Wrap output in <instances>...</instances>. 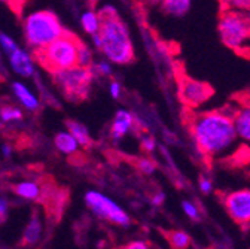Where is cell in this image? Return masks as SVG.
<instances>
[{
	"mask_svg": "<svg viewBox=\"0 0 250 249\" xmlns=\"http://www.w3.org/2000/svg\"><path fill=\"white\" fill-rule=\"evenodd\" d=\"M186 122L197 151L206 158L222 157L238 140L232 111H194L188 115Z\"/></svg>",
	"mask_w": 250,
	"mask_h": 249,
	"instance_id": "1",
	"label": "cell"
},
{
	"mask_svg": "<svg viewBox=\"0 0 250 249\" xmlns=\"http://www.w3.org/2000/svg\"><path fill=\"white\" fill-rule=\"evenodd\" d=\"M100 15L102 27L100 32L92 36L94 45L104 54L110 63L119 66L130 65L134 60V44L127 24L112 6L102 8Z\"/></svg>",
	"mask_w": 250,
	"mask_h": 249,
	"instance_id": "2",
	"label": "cell"
},
{
	"mask_svg": "<svg viewBox=\"0 0 250 249\" xmlns=\"http://www.w3.org/2000/svg\"><path fill=\"white\" fill-rule=\"evenodd\" d=\"M81 42L75 35L64 32L61 38L49 44L46 48L35 52L38 63L52 75L61 70L78 66V54Z\"/></svg>",
	"mask_w": 250,
	"mask_h": 249,
	"instance_id": "3",
	"label": "cell"
},
{
	"mask_svg": "<svg viewBox=\"0 0 250 249\" xmlns=\"http://www.w3.org/2000/svg\"><path fill=\"white\" fill-rule=\"evenodd\" d=\"M58 17L51 11H38L30 14L24 21V35L27 44L35 52L46 48L49 44L64 35Z\"/></svg>",
	"mask_w": 250,
	"mask_h": 249,
	"instance_id": "4",
	"label": "cell"
},
{
	"mask_svg": "<svg viewBox=\"0 0 250 249\" xmlns=\"http://www.w3.org/2000/svg\"><path fill=\"white\" fill-rule=\"evenodd\" d=\"M217 30L225 46L240 54H250V15L247 12L222 11Z\"/></svg>",
	"mask_w": 250,
	"mask_h": 249,
	"instance_id": "5",
	"label": "cell"
},
{
	"mask_svg": "<svg viewBox=\"0 0 250 249\" xmlns=\"http://www.w3.org/2000/svg\"><path fill=\"white\" fill-rule=\"evenodd\" d=\"M94 79V70L91 68L75 66L66 70L54 73V81L69 100L81 102L88 97Z\"/></svg>",
	"mask_w": 250,
	"mask_h": 249,
	"instance_id": "6",
	"label": "cell"
},
{
	"mask_svg": "<svg viewBox=\"0 0 250 249\" xmlns=\"http://www.w3.org/2000/svg\"><path fill=\"white\" fill-rule=\"evenodd\" d=\"M83 202L86 207L91 210L92 215H96L99 220L112 223L118 227H128L131 224V218L121 204H118L113 199L109 196L97 191L89 190L83 196Z\"/></svg>",
	"mask_w": 250,
	"mask_h": 249,
	"instance_id": "7",
	"label": "cell"
},
{
	"mask_svg": "<svg viewBox=\"0 0 250 249\" xmlns=\"http://www.w3.org/2000/svg\"><path fill=\"white\" fill-rule=\"evenodd\" d=\"M177 96L185 108L189 111H197L211 99L213 88L208 84L194 78L180 76L177 84Z\"/></svg>",
	"mask_w": 250,
	"mask_h": 249,
	"instance_id": "8",
	"label": "cell"
},
{
	"mask_svg": "<svg viewBox=\"0 0 250 249\" xmlns=\"http://www.w3.org/2000/svg\"><path fill=\"white\" fill-rule=\"evenodd\" d=\"M224 207L231 220L244 227L250 224V188L235 190L222 197Z\"/></svg>",
	"mask_w": 250,
	"mask_h": 249,
	"instance_id": "9",
	"label": "cell"
},
{
	"mask_svg": "<svg viewBox=\"0 0 250 249\" xmlns=\"http://www.w3.org/2000/svg\"><path fill=\"white\" fill-rule=\"evenodd\" d=\"M232 118L238 139L250 143V100L240 97L237 106L232 109Z\"/></svg>",
	"mask_w": 250,
	"mask_h": 249,
	"instance_id": "10",
	"label": "cell"
},
{
	"mask_svg": "<svg viewBox=\"0 0 250 249\" xmlns=\"http://www.w3.org/2000/svg\"><path fill=\"white\" fill-rule=\"evenodd\" d=\"M134 124H136V116L130 111L119 109L115 113L110 126V137L113 139V142H119L127 135H130L134 129Z\"/></svg>",
	"mask_w": 250,
	"mask_h": 249,
	"instance_id": "11",
	"label": "cell"
},
{
	"mask_svg": "<svg viewBox=\"0 0 250 249\" xmlns=\"http://www.w3.org/2000/svg\"><path fill=\"white\" fill-rule=\"evenodd\" d=\"M8 57H9L14 72H17L18 75L25 76V78L33 75V61H31V57L25 51H21L18 48L15 52H12Z\"/></svg>",
	"mask_w": 250,
	"mask_h": 249,
	"instance_id": "12",
	"label": "cell"
},
{
	"mask_svg": "<svg viewBox=\"0 0 250 249\" xmlns=\"http://www.w3.org/2000/svg\"><path fill=\"white\" fill-rule=\"evenodd\" d=\"M42 233H43V224L41 221V218L38 213H33L30 218V221L24 230V234H22V243L25 246H31V245H36L41 237H42Z\"/></svg>",
	"mask_w": 250,
	"mask_h": 249,
	"instance_id": "13",
	"label": "cell"
},
{
	"mask_svg": "<svg viewBox=\"0 0 250 249\" xmlns=\"http://www.w3.org/2000/svg\"><path fill=\"white\" fill-rule=\"evenodd\" d=\"M54 145L61 154H64V155H73L81 148L79 142L76 140V137L69 130L57 133L54 137Z\"/></svg>",
	"mask_w": 250,
	"mask_h": 249,
	"instance_id": "14",
	"label": "cell"
},
{
	"mask_svg": "<svg viewBox=\"0 0 250 249\" xmlns=\"http://www.w3.org/2000/svg\"><path fill=\"white\" fill-rule=\"evenodd\" d=\"M12 88H14V92H15L17 99L20 100V103L25 109H28V111H36L39 108V99L24 84L15 82Z\"/></svg>",
	"mask_w": 250,
	"mask_h": 249,
	"instance_id": "15",
	"label": "cell"
},
{
	"mask_svg": "<svg viewBox=\"0 0 250 249\" xmlns=\"http://www.w3.org/2000/svg\"><path fill=\"white\" fill-rule=\"evenodd\" d=\"M14 193L18 196V197H22L25 200H38L42 194V188L38 182H33V181H22V182H18L15 186H14Z\"/></svg>",
	"mask_w": 250,
	"mask_h": 249,
	"instance_id": "16",
	"label": "cell"
},
{
	"mask_svg": "<svg viewBox=\"0 0 250 249\" xmlns=\"http://www.w3.org/2000/svg\"><path fill=\"white\" fill-rule=\"evenodd\" d=\"M161 9L170 17H183L189 12L192 0H163Z\"/></svg>",
	"mask_w": 250,
	"mask_h": 249,
	"instance_id": "17",
	"label": "cell"
},
{
	"mask_svg": "<svg viewBox=\"0 0 250 249\" xmlns=\"http://www.w3.org/2000/svg\"><path fill=\"white\" fill-rule=\"evenodd\" d=\"M81 25L85 30V33L94 36L100 32L102 27V15L100 12L94 11V9H88L81 15Z\"/></svg>",
	"mask_w": 250,
	"mask_h": 249,
	"instance_id": "18",
	"label": "cell"
},
{
	"mask_svg": "<svg viewBox=\"0 0 250 249\" xmlns=\"http://www.w3.org/2000/svg\"><path fill=\"white\" fill-rule=\"evenodd\" d=\"M67 130L76 137V140L79 142L81 146H89L91 145V136L88 129L83 126L82 122L78 121H67Z\"/></svg>",
	"mask_w": 250,
	"mask_h": 249,
	"instance_id": "19",
	"label": "cell"
},
{
	"mask_svg": "<svg viewBox=\"0 0 250 249\" xmlns=\"http://www.w3.org/2000/svg\"><path fill=\"white\" fill-rule=\"evenodd\" d=\"M167 239L170 242V245L174 249H188L191 245V237L188 233L182 231V230H173L167 234Z\"/></svg>",
	"mask_w": 250,
	"mask_h": 249,
	"instance_id": "20",
	"label": "cell"
},
{
	"mask_svg": "<svg viewBox=\"0 0 250 249\" xmlns=\"http://www.w3.org/2000/svg\"><path fill=\"white\" fill-rule=\"evenodd\" d=\"M224 11L250 12V0H221Z\"/></svg>",
	"mask_w": 250,
	"mask_h": 249,
	"instance_id": "21",
	"label": "cell"
},
{
	"mask_svg": "<svg viewBox=\"0 0 250 249\" xmlns=\"http://www.w3.org/2000/svg\"><path fill=\"white\" fill-rule=\"evenodd\" d=\"M91 65H92V52L83 42H81L79 54H78V66L91 68Z\"/></svg>",
	"mask_w": 250,
	"mask_h": 249,
	"instance_id": "22",
	"label": "cell"
},
{
	"mask_svg": "<svg viewBox=\"0 0 250 249\" xmlns=\"http://www.w3.org/2000/svg\"><path fill=\"white\" fill-rule=\"evenodd\" d=\"M0 118L5 122H9V121H20L22 118V112L15 108V106H5L0 111Z\"/></svg>",
	"mask_w": 250,
	"mask_h": 249,
	"instance_id": "23",
	"label": "cell"
},
{
	"mask_svg": "<svg viewBox=\"0 0 250 249\" xmlns=\"http://www.w3.org/2000/svg\"><path fill=\"white\" fill-rule=\"evenodd\" d=\"M182 210L183 213L189 218L192 221H198L200 220V209L197 207V204L191 200H183L182 202Z\"/></svg>",
	"mask_w": 250,
	"mask_h": 249,
	"instance_id": "24",
	"label": "cell"
},
{
	"mask_svg": "<svg viewBox=\"0 0 250 249\" xmlns=\"http://www.w3.org/2000/svg\"><path fill=\"white\" fill-rule=\"evenodd\" d=\"M0 48H2L8 55H11L12 52H15L18 49L17 44L6 35H0Z\"/></svg>",
	"mask_w": 250,
	"mask_h": 249,
	"instance_id": "25",
	"label": "cell"
},
{
	"mask_svg": "<svg viewBox=\"0 0 250 249\" xmlns=\"http://www.w3.org/2000/svg\"><path fill=\"white\" fill-rule=\"evenodd\" d=\"M112 65L113 63H110L109 60H102L96 65V69H92V70H94V73H99L102 76H109V75H112Z\"/></svg>",
	"mask_w": 250,
	"mask_h": 249,
	"instance_id": "26",
	"label": "cell"
},
{
	"mask_svg": "<svg viewBox=\"0 0 250 249\" xmlns=\"http://www.w3.org/2000/svg\"><path fill=\"white\" fill-rule=\"evenodd\" d=\"M137 166H139V170L145 175H152L155 172V163L150 158H142Z\"/></svg>",
	"mask_w": 250,
	"mask_h": 249,
	"instance_id": "27",
	"label": "cell"
},
{
	"mask_svg": "<svg viewBox=\"0 0 250 249\" xmlns=\"http://www.w3.org/2000/svg\"><path fill=\"white\" fill-rule=\"evenodd\" d=\"M198 186H200V191L203 194H210L213 191V182L206 178V176H201L200 181H198Z\"/></svg>",
	"mask_w": 250,
	"mask_h": 249,
	"instance_id": "28",
	"label": "cell"
},
{
	"mask_svg": "<svg viewBox=\"0 0 250 249\" xmlns=\"http://www.w3.org/2000/svg\"><path fill=\"white\" fill-rule=\"evenodd\" d=\"M142 148L145 149V152H147V154H152L153 151H155V148H156V142H155V139L152 137V136H143L142 137Z\"/></svg>",
	"mask_w": 250,
	"mask_h": 249,
	"instance_id": "29",
	"label": "cell"
},
{
	"mask_svg": "<svg viewBox=\"0 0 250 249\" xmlns=\"http://www.w3.org/2000/svg\"><path fill=\"white\" fill-rule=\"evenodd\" d=\"M109 92H110L112 99L118 100L121 97V94H122V87H121V84L118 81H112L109 84Z\"/></svg>",
	"mask_w": 250,
	"mask_h": 249,
	"instance_id": "30",
	"label": "cell"
},
{
	"mask_svg": "<svg viewBox=\"0 0 250 249\" xmlns=\"http://www.w3.org/2000/svg\"><path fill=\"white\" fill-rule=\"evenodd\" d=\"M8 212H9V202L5 197H0V224L8 218Z\"/></svg>",
	"mask_w": 250,
	"mask_h": 249,
	"instance_id": "31",
	"label": "cell"
},
{
	"mask_svg": "<svg viewBox=\"0 0 250 249\" xmlns=\"http://www.w3.org/2000/svg\"><path fill=\"white\" fill-rule=\"evenodd\" d=\"M0 2L8 5L9 8H12L15 12H20L22 9L24 3H25V0H0Z\"/></svg>",
	"mask_w": 250,
	"mask_h": 249,
	"instance_id": "32",
	"label": "cell"
},
{
	"mask_svg": "<svg viewBox=\"0 0 250 249\" xmlns=\"http://www.w3.org/2000/svg\"><path fill=\"white\" fill-rule=\"evenodd\" d=\"M122 249H149V245L145 240H133L125 245Z\"/></svg>",
	"mask_w": 250,
	"mask_h": 249,
	"instance_id": "33",
	"label": "cell"
},
{
	"mask_svg": "<svg viewBox=\"0 0 250 249\" xmlns=\"http://www.w3.org/2000/svg\"><path fill=\"white\" fill-rule=\"evenodd\" d=\"M164 202H166V194L163 191H158L156 194H153V197H152V204L153 206H161Z\"/></svg>",
	"mask_w": 250,
	"mask_h": 249,
	"instance_id": "34",
	"label": "cell"
},
{
	"mask_svg": "<svg viewBox=\"0 0 250 249\" xmlns=\"http://www.w3.org/2000/svg\"><path fill=\"white\" fill-rule=\"evenodd\" d=\"M2 152H3L5 157H9V155L12 154V148H11L9 145H3V146H2Z\"/></svg>",
	"mask_w": 250,
	"mask_h": 249,
	"instance_id": "35",
	"label": "cell"
},
{
	"mask_svg": "<svg viewBox=\"0 0 250 249\" xmlns=\"http://www.w3.org/2000/svg\"><path fill=\"white\" fill-rule=\"evenodd\" d=\"M140 2L145 5H160L163 0H140Z\"/></svg>",
	"mask_w": 250,
	"mask_h": 249,
	"instance_id": "36",
	"label": "cell"
},
{
	"mask_svg": "<svg viewBox=\"0 0 250 249\" xmlns=\"http://www.w3.org/2000/svg\"><path fill=\"white\" fill-rule=\"evenodd\" d=\"M240 97H241V99H247V100H250V87L246 90V92H244V94H241Z\"/></svg>",
	"mask_w": 250,
	"mask_h": 249,
	"instance_id": "37",
	"label": "cell"
}]
</instances>
